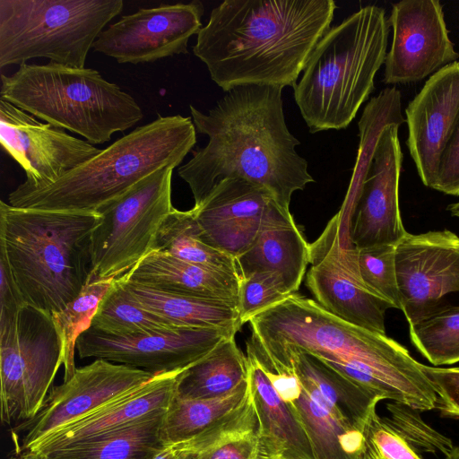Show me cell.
<instances>
[{
    "label": "cell",
    "mask_w": 459,
    "mask_h": 459,
    "mask_svg": "<svg viewBox=\"0 0 459 459\" xmlns=\"http://www.w3.org/2000/svg\"><path fill=\"white\" fill-rule=\"evenodd\" d=\"M282 89L238 86L203 113L190 105L195 130L208 136L206 146L178 169L200 206L214 186L240 178L265 189L290 211L292 194L314 182L307 162L296 151L300 142L290 132Z\"/></svg>",
    "instance_id": "obj_1"
},
{
    "label": "cell",
    "mask_w": 459,
    "mask_h": 459,
    "mask_svg": "<svg viewBox=\"0 0 459 459\" xmlns=\"http://www.w3.org/2000/svg\"><path fill=\"white\" fill-rule=\"evenodd\" d=\"M336 8L333 0H225L211 12L193 52L225 92L294 87Z\"/></svg>",
    "instance_id": "obj_2"
},
{
    "label": "cell",
    "mask_w": 459,
    "mask_h": 459,
    "mask_svg": "<svg viewBox=\"0 0 459 459\" xmlns=\"http://www.w3.org/2000/svg\"><path fill=\"white\" fill-rule=\"evenodd\" d=\"M247 349L268 354L307 351L381 400L419 411L435 409L437 394L409 351L386 334L353 325L297 292L248 322Z\"/></svg>",
    "instance_id": "obj_3"
},
{
    "label": "cell",
    "mask_w": 459,
    "mask_h": 459,
    "mask_svg": "<svg viewBox=\"0 0 459 459\" xmlns=\"http://www.w3.org/2000/svg\"><path fill=\"white\" fill-rule=\"evenodd\" d=\"M99 212L23 209L0 202V249L27 305L53 315L89 282Z\"/></svg>",
    "instance_id": "obj_4"
},
{
    "label": "cell",
    "mask_w": 459,
    "mask_h": 459,
    "mask_svg": "<svg viewBox=\"0 0 459 459\" xmlns=\"http://www.w3.org/2000/svg\"><path fill=\"white\" fill-rule=\"evenodd\" d=\"M195 143L190 117L159 116L51 185L30 188L20 184L9 194L8 204L23 209L96 212L160 168L180 165Z\"/></svg>",
    "instance_id": "obj_5"
},
{
    "label": "cell",
    "mask_w": 459,
    "mask_h": 459,
    "mask_svg": "<svg viewBox=\"0 0 459 459\" xmlns=\"http://www.w3.org/2000/svg\"><path fill=\"white\" fill-rule=\"evenodd\" d=\"M389 31L385 9L367 5L320 39L293 87L310 133L345 129L351 123L385 64Z\"/></svg>",
    "instance_id": "obj_6"
},
{
    "label": "cell",
    "mask_w": 459,
    "mask_h": 459,
    "mask_svg": "<svg viewBox=\"0 0 459 459\" xmlns=\"http://www.w3.org/2000/svg\"><path fill=\"white\" fill-rule=\"evenodd\" d=\"M1 99L51 126L84 137L91 144L138 123L143 113L136 100L95 69L53 62L19 65L1 74Z\"/></svg>",
    "instance_id": "obj_7"
},
{
    "label": "cell",
    "mask_w": 459,
    "mask_h": 459,
    "mask_svg": "<svg viewBox=\"0 0 459 459\" xmlns=\"http://www.w3.org/2000/svg\"><path fill=\"white\" fill-rule=\"evenodd\" d=\"M123 6L122 0H0V67L43 57L83 68Z\"/></svg>",
    "instance_id": "obj_8"
},
{
    "label": "cell",
    "mask_w": 459,
    "mask_h": 459,
    "mask_svg": "<svg viewBox=\"0 0 459 459\" xmlns=\"http://www.w3.org/2000/svg\"><path fill=\"white\" fill-rule=\"evenodd\" d=\"M174 169L160 168L97 211L101 221L91 236L89 282L117 279L154 250L158 231L174 209Z\"/></svg>",
    "instance_id": "obj_9"
},
{
    "label": "cell",
    "mask_w": 459,
    "mask_h": 459,
    "mask_svg": "<svg viewBox=\"0 0 459 459\" xmlns=\"http://www.w3.org/2000/svg\"><path fill=\"white\" fill-rule=\"evenodd\" d=\"M63 365V344L52 316L25 306L0 329V409L3 423L33 420Z\"/></svg>",
    "instance_id": "obj_10"
},
{
    "label": "cell",
    "mask_w": 459,
    "mask_h": 459,
    "mask_svg": "<svg viewBox=\"0 0 459 459\" xmlns=\"http://www.w3.org/2000/svg\"><path fill=\"white\" fill-rule=\"evenodd\" d=\"M350 219L342 210L309 244L306 285L326 311L353 325L386 334L385 314L392 305L363 281L357 249L351 241Z\"/></svg>",
    "instance_id": "obj_11"
},
{
    "label": "cell",
    "mask_w": 459,
    "mask_h": 459,
    "mask_svg": "<svg viewBox=\"0 0 459 459\" xmlns=\"http://www.w3.org/2000/svg\"><path fill=\"white\" fill-rule=\"evenodd\" d=\"M400 125L390 124L380 132L372 152L359 154L357 166L359 192L350 238L356 249L397 244L408 233L399 206V180L403 152Z\"/></svg>",
    "instance_id": "obj_12"
},
{
    "label": "cell",
    "mask_w": 459,
    "mask_h": 459,
    "mask_svg": "<svg viewBox=\"0 0 459 459\" xmlns=\"http://www.w3.org/2000/svg\"><path fill=\"white\" fill-rule=\"evenodd\" d=\"M235 334L217 328L179 327L117 336L90 326L79 336L76 349L82 359H102L160 375L185 370Z\"/></svg>",
    "instance_id": "obj_13"
},
{
    "label": "cell",
    "mask_w": 459,
    "mask_h": 459,
    "mask_svg": "<svg viewBox=\"0 0 459 459\" xmlns=\"http://www.w3.org/2000/svg\"><path fill=\"white\" fill-rule=\"evenodd\" d=\"M204 7L186 4L141 8L104 29L92 46L120 64H140L187 53L189 39L202 29Z\"/></svg>",
    "instance_id": "obj_14"
},
{
    "label": "cell",
    "mask_w": 459,
    "mask_h": 459,
    "mask_svg": "<svg viewBox=\"0 0 459 459\" xmlns=\"http://www.w3.org/2000/svg\"><path fill=\"white\" fill-rule=\"evenodd\" d=\"M387 20L393 39L385 61V83L421 81L459 58L439 1H400Z\"/></svg>",
    "instance_id": "obj_15"
},
{
    "label": "cell",
    "mask_w": 459,
    "mask_h": 459,
    "mask_svg": "<svg viewBox=\"0 0 459 459\" xmlns=\"http://www.w3.org/2000/svg\"><path fill=\"white\" fill-rule=\"evenodd\" d=\"M395 255L401 310L409 325L434 313L446 294L459 292V236L454 232L407 233Z\"/></svg>",
    "instance_id": "obj_16"
},
{
    "label": "cell",
    "mask_w": 459,
    "mask_h": 459,
    "mask_svg": "<svg viewBox=\"0 0 459 459\" xmlns=\"http://www.w3.org/2000/svg\"><path fill=\"white\" fill-rule=\"evenodd\" d=\"M0 142L23 169L25 187L41 188L97 156L101 149L0 98Z\"/></svg>",
    "instance_id": "obj_17"
},
{
    "label": "cell",
    "mask_w": 459,
    "mask_h": 459,
    "mask_svg": "<svg viewBox=\"0 0 459 459\" xmlns=\"http://www.w3.org/2000/svg\"><path fill=\"white\" fill-rule=\"evenodd\" d=\"M155 376L102 359L76 368L69 379L52 389L39 413L27 421V432L21 442V451H30L51 433L142 385Z\"/></svg>",
    "instance_id": "obj_18"
},
{
    "label": "cell",
    "mask_w": 459,
    "mask_h": 459,
    "mask_svg": "<svg viewBox=\"0 0 459 459\" xmlns=\"http://www.w3.org/2000/svg\"><path fill=\"white\" fill-rule=\"evenodd\" d=\"M406 145L421 182L432 188L442 154L459 122V62L425 82L405 108Z\"/></svg>",
    "instance_id": "obj_19"
},
{
    "label": "cell",
    "mask_w": 459,
    "mask_h": 459,
    "mask_svg": "<svg viewBox=\"0 0 459 459\" xmlns=\"http://www.w3.org/2000/svg\"><path fill=\"white\" fill-rule=\"evenodd\" d=\"M272 200L259 186L229 178L217 183L192 210L204 242L236 259L253 243Z\"/></svg>",
    "instance_id": "obj_20"
},
{
    "label": "cell",
    "mask_w": 459,
    "mask_h": 459,
    "mask_svg": "<svg viewBox=\"0 0 459 459\" xmlns=\"http://www.w3.org/2000/svg\"><path fill=\"white\" fill-rule=\"evenodd\" d=\"M179 373L156 375L142 385L51 433L30 451L47 454L117 431L166 411L175 394Z\"/></svg>",
    "instance_id": "obj_21"
},
{
    "label": "cell",
    "mask_w": 459,
    "mask_h": 459,
    "mask_svg": "<svg viewBox=\"0 0 459 459\" xmlns=\"http://www.w3.org/2000/svg\"><path fill=\"white\" fill-rule=\"evenodd\" d=\"M247 355L268 370L293 368L299 379L314 387L344 425L363 431L369 415L376 410L378 396L345 377L316 356L297 348L268 354L247 349Z\"/></svg>",
    "instance_id": "obj_22"
},
{
    "label": "cell",
    "mask_w": 459,
    "mask_h": 459,
    "mask_svg": "<svg viewBox=\"0 0 459 459\" xmlns=\"http://www.w3.org/2000/svg\"><path fill=\"white\" fill-rule=\"evenodd\" d=\"M239 278L255 273L279 277L289 294L298 291L309 264V244L290 211L269 204L250 247L236 258Z\"/></svg>",
    "instance_id": "obj_23"
},
{
    "label": "cell",
    "mask_w": 459,
    "mask_h": 459,
    "mask_svg": "<svg viewBox=\"0 0 459 459\" xmlns=\"http://www.w3.org/2000/svg\"><path fill=\"white\" fill-rule=\"evenodd\" d=\"M250 394L258 420V436L267 459H315L299 420L284 403L261 365L247 356Z\"/></svg>",
    "instance_id": "obj_24"
},
{
    "label": "cell",
    "mask_w": 459,
    "mask_h": 459,
    "mask_svg": "<svg viewBox=\"0 0 459 459\" xmlns=\"http://www.w3.org/2000/svg\"><path fill=\"white\" fill-rule=\"evenodd\" d=\"M120 278L163 291L238 305V278L158 251L148 254Z\"/></svg>",
    "instance_id": "obj_25"
},
{
    "label": "cell",
    "mask_w": 459,
    "mask_h": 459,
    "mask_svg": "<svg viewBox=\"0 0 459 459\" xmlns=\"http://www.w3.org/2000/svg\"><path fill=\"white\" fill-rule=\"evenodd\" d=\"M117 279L143 307L178 327L217 328L236 333L243 325L234 302L172 293Z\"/></svg>",
    "instance_id": "obj_26"
},
{
    "label": "cell",
    "mask_w": 459,
    "mask_h": 459,
    "mask_svg": "<svg viewBox=\"0 0 459 459\" xmlns=\"http://www.w3.org/2000/svg\"><path fill=\"white\" fill-rule=\"evenodd\" d=\"M178 445L186 459H267L260 444L250 389L238 407L198 436Z\"/></svg>",
    "instance_id": "obj_27"
},
{
    "label": "cell",
    "mask_w": 459,
    "mask_h": 459,
    "mask_svg": "<svg viewBox=\"0 0 459 459\" xmlns=\"http://www.w3.org/2000/svg\"><path fill=\"white\" fill-rule=\"evenodd\" d=\"M247 374V356L238 349L235 336L226 337L178 374L175 395L184 399L222 396L245 383Z\"/></svg>",
    "instance_id": "obj_28"
},
{
    "label": "cell",
    "mask_w": 459,
    "mask_h": 459,
    "mask_svg": "<svg viewBox=\"0 0 459 459\" xmlns=\"http://www.w3.org/2000/svg\"><path fill=\"white\" fill-rule=\"evenodd\" d=\"M165 411L117 431L41 455L46 459H149L163 446L160 425Z\"/></svg>",
    "instance_id": "obj_29"
},
{
    "label": "cell",
    "mask_w": 459,
    "mask_h": 459,
    "mask_svg": "<svg viewBox=\"0 0 459 459\" xmlns=\"http://www.w3.org/2000/svg\"><path fill=\"white\" fill-rule=\"evenodd\" d=\"M288 405L302 424L315 459H359L364 449L362 430L341 422L303 385L299 396Z\"/></svg>",
    "instance_id": "obj_30"
},
{
    "label": "cell",
    "mask_w": 459,
    "mask_h": 459,
    "mask_svg": "<svg viewBox=\"0 0 459 459\" xmlns=\"http://www.w3.org/2000/svg\"><path fill=\"white\" fill-rule=\"evenodd\" d=\"M239 279L236 259L204 242L192 209L174 208L164 219L154 250Z\"/></svg>",
    "instance_id": "obj_31"
},
{
    "label": "cell",
    "mask_w": 459,
    "mask_h": 459,
    "mask_svg": "<svg viewBox=\"0 0 459 459\" xmlns=\"http://www.w3.org/2000/svg\"><path fill=\"white\" fill-rule=\"evenodd\" d=\"M249 392L248 380L219 397L184 399L174 394L160 425L163 445L178 444L198 436L238 407Z\"/></svg>",
    "instance_id": "obj_32"
},
{
    "label": "cell",
    "mask_w": 459,
    "mask_h": 459,
    "mask_svg": "<svg viewBox=\"0 0 459 459\" xmlns=\"http://www.w3.org/2000/svg\"><path fill=\"white\" fill-rule=\"evenodd\" d=\"M91 327L117 336L179 328L143 307L118 279L101 299Z\"/></svg>",
    "instance_id": "obj_33"
},
{
    "label": "cell",
    "mask_w": 459,
    "mask_h": 459,
    "mask_svg": "<svg viewBox=\"0 0 459 459\" xmlns=\"http://www.w3.org/2000/svg\"><path fill=\"white\" fill-rule=\"evenodd\" d=\"M411 342L434 366L459 362V306L440 307L410 325Z\"/></svg>",
    "instance_id": "obj_34"
},
{
    "label": "cell",
    "mask_w": 459,
    "mask_h": 459,
    "mask_svg": "<svg viewBox=\"0 0 459 459\" xmlns=\"http://www.w3.org/2000/svg\"><path fill=\"white\" fill-rule=\"evenodd\" d=\"M115 279L88 282L79 295L61 311L52 316L63 344L64 381L74 373V351L79 336L90 328L99 305Z\"/></svg>",
    "instance_id": "obj_35"
},
{
    "label": "cell",
    "mask_w": 459,
    "mask_h": 459,
    "mask_svg": "<svg viewBox=\"0 0 459 459\" xmlns=\"http://www.w3.org/2000/svg\"><path fill=\"white\" fill-rule=\"evenodd\" d=\"M395 252L394 245L357 249V263L365 284L393 307L401 309Z\"/></svg>",
    "instance_id": "obj_36"
},
{
    "label": "cell",
    "mask_w": 459,
    "mask_h": 459,
    "mask_svg": "<svg viewBox=\"0 0 459 459\" xmlns=\"http://www.w3.org/2000/svg\"><path fill=\"white\" fill-rule=\"evenodd\" d=\"M387 410L391 424L418 452L446 456L454 448L452 441L427 424L419 411L398 403H388Z\"/></svg>",
    "instance_id": "obj_37"
},
{
    "label": "cell",
    "mask_w": 459,
    "mask_h": 459,
    "mask_svg": "<svg viewBox=\"0 0 459 459\" xmlns=\"http://www.w3.org/2000/svg\"><path fill=\"white\" fill-rule=\"evenodd\" d=\"M364 449L361 459H422L404 437L375 410L363 429Z\"/></svg>",
    "instance_id": "obj_38"
},
{
    "label": "cell",
    "mask_w": 459,
    "mask_h": 459,
    "mask_svg": "<svg viewBox=\"0 0 459 459\" xmlns=\"http://www.w3.org/2000/svg\"><path fill=\"white\" fill-rule=\"evenodd\" d=\"M277 275L255 273L239 278L238 310L241 324L290 296Z\"/></svg>",
    "instance_id": "obj_39"
},
{
    "label": "cell",
    "mask_w": 459,
    "mask_h": 459,
    "mask_svg": "<svg viewBox=\"0 0 459 459\" xmlns=\"http://www.w3.org/2000/svg\"><path fill=\"white\" fill-rule=\"evenodd\" d=\"M436 394L435 409L443 416L459 420V368H439L421 364Z\"/></svg>",
    "instance_id": "obj_40"
},
{
    "label": "cell",
    "mask_w": 459,
    "mask_h": 459,
    "mask_svg": "<svg viewBox=\"0 0 459 459\" xmlns=\"http://www.w3.org/2000/svg\"><path fill=\"white\" fill-rule=\"evenodd\" d=\"M27 306L16 283L8 260L0 249V329L13 325Z\"/></svg>",
    "instance_id": "obj_41"
},
{
    "label": "cell",
    "mask_w": 459,
    "mask_h": 459,
    "mask_svg": "<svg viewBox=\"0 0 459 459\" xmlns=\"http://www.w3.org/2000/svg\"><path fill=\"white\" fill-rule=\"evenodd\" d=\"M432 188L459 195V122L442 154Z\"/></svg>",
    "instance_id": "obj_42"
},
{
    "label": "cell",
    "mask_w": 459,
    "mask_h": 459,
    "mask_svg": "<svg viewBox=\"0 0 459 459\" xmlns=\"http://www.w3.org/2000/svg\"><path fill=\"white\" fill-rule=\"evenodd\" d=\"M149 459H186V454L178 444L163 445Z\"/></svg>",
    "instance_id": "obj_43"
},
{
    "label": "cell",
    "mask_w": 459,
    "mask_h": 459,
    "mask_svg": "<svg viewBox=\"0 0 459 459\" xmlns=\"http://www.w3.org/2000/svg\"><path fill=\"white\" fill-rule=\"evenodd\" d=\"M18 459H46L45 456L39 453L33 451H25L18 456Z\"/></svg>",
    "instance_id": "obj_44"
},
{
    "label": "cell",
    "mask_w": 459,
    "mask_h": 459,
    "mask_svg": "<svg viewBox=\"0 0 459 459\" xmlns=\"http://www.w3.org/2000/svg\"><path fill=\"white\" fill-rule=\"evenodd\" d=\"M447 210L450 212L451 215L459 217V202L449 204Z\"/></svg>",
    "instance_id": "obj_45"
},
{
    "label": "cell",
    "mask_w": 459,
    "mask_h": 459,
    "mask_svg": "<svg viewBox=\"0 0 459 459\" xmlns=\"http://www.w3.org/2000/svg\"><path fill=\"white\" fill-rule=\"evenodd\" d=\"M446 459H459V446L454 447L446 456Z\"/></svg>",
    "instance_id": "obj_46"
},
{
    "label": "cell",
    "mask_w": 459,
    "mask_h": 459,
    "mask_svg": "<svg viewBox=\"0 0 459 459\" xmlns=\"http://www.w3.org/2000/svg\"><path fill=\"white\" fill-rule=\"evenodd\" d=\"M359 459H361V457L359 456Z\"/></svg>",
    "instance_id": "obj_47"
}]
</instances>
